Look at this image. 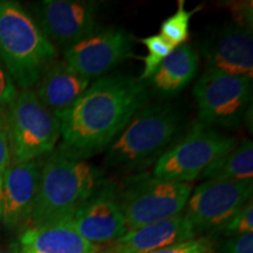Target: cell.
Returning <instances> with one entry per match:
<instances>
[{"mask_svg":"<svg viewBox=\"0 0 253 253\" xmlns=\"http://www.w3.org/2000/svg\"><path fill=\"white\" fill-rule=\"evenodd\" d=\"M149 100L147 84L123 74L93 82L71 108L58 115L62 143L59 153L86 160L106 150Z\"/></svg>","mask_w":253,"mask_h":253,"instance_id":"6da1fadb","label":"cell"},{"mask_svg":"<svg viewBox=\"0 0 253 253\" xmlns=\"http://www.w3.org/2000/svg\"><path fill=\"white\" fill-rule=\"evenodd\" d=\"M108 184L102 170L84 160L52 151L40 168L30 227L67 221L97 190Z\"/></svg>","mask_w":253,"mask_h":253,"instance_id":"7a4b0ae2","label":"cell"},{"mask_svg":"<svg viewBox=\"0 0 253 253\" xmlns=\"http://www.w3.org/2000/svg\"><path fill=\"white\" fill-rule=\"evenodd\" d=\"M182 121L173 104H145L107 148L103 164L130 171L156 163L178 135Z\"/></svg>","mask_w":253,"mask_h":253,"instance_id":"3957f363","label":"cell"},{"mask_svg":"<svg viewBox=\"0 0 253 253\" xmlns=\"http://www.w3.org/2000/svg\"><path fill=\"white\" fill-rule=\"evenodd\" d=\"M58 50L19 2L0 0V60L21 89H31Z\"/></svg>","mask_w":253,"mask_h":253,"instance_id":"277c9868","label":"cell"},{"mask_svg":"<svg viewBox=\"0 0 253 253\" xmlns=\"http://www.w3.org/2000/svg\"><path fill=\"white\" fill-rule=\"evenodd\" d=\"M11 163L38 160L54 151L61 129L58 116L38 99L36 91L23 89L6 107Z\"/></svg>","mask_w":253,"mask_h":253,"instance_id":"5b68a950","label":"cell"},{"mask_svg":"<svg viewBox=\"0 0 253 253\" xmlns=\"http://www.w3.org/2000/svg\"><path fill=\"white\" fill-rule=\"evenodd\" d=\"M191 192L190 183L168 181L154 175L143 173L126 179L118 201L126 229L132 231L182 213Z\"/></svg>","mask_w":253,"mask_h":253,"instance_id":"8992f818","label":"cell"},{"mask_svg":"<svg viewBox=\"0 0 253 253\" xmlns=\"http://www.w3.org/2000/svg\"><path fill=\"white\" fill-rule=\"evenodd\" d=\"M236 145V138L198 121L181 141L158 158L154 167V176L168 181L192 182L211 163Z\"/></svg>","mask_w":253,"mask_h":253,"instance_id":"52a82bcc","label":"cell"},{"mask_svg":"<svg viewBox=\"0 0 253 253\" xmlns=\"http://www.w3.org/2000/svg\"><path fill=\"white\" fill-rule=\"evenodd\" d=\"M194 95L199 121L211 126L237 128L252 102V80L207 69L195 84Z\"/></svg>","mask_w":253,"mask_h":253,"instance_id":"ba28073f","label":"cell"},{"mask_svg":"<svg viewBox=\"0 0 253 253\" xmlns=\"http://www.w3.org/2000/svg\"><path fill=\"white\" fill-rule=\"evenodd\" d=\"M100 8L93 0H41L32 6V18L53 45L66 49L99 30Z\"/></svg>","mask_w":253,"mask_h":253,"instance_id":"9c48e42d","label":"cell"},{"mask_svg":"<svg viewBox=\"0 0 253 253\" xmlns=\"http://www.w3.org/2000/svg\"><path fill=\"white\" fill-rule=\"evenodd\" d=\"M252 181H208L192 190L183 214L196 233L219 230L252 199Z\"/></svg>","mask_w":253,"mask_h":253,"instance_id":"30bf717a","label":"cell"},{"mask_svg":"<svg viewBox=\"0 0 253 253\" xmlns=\"http://www.w3.org/2000/svg\"><path fill=\"white\" fill-rule=\"evenodd\" d=\"M132 54L130 34L123 28L96 30L90 36L68 47L63 60L84 78L91 81L118 67Z\"/></svg>","mask_w":253,"mask_h":253,"instance_id":"8fae6325","label":"cell"},{"mask_svg":"<svg viewBox=\"0 0 253 253\" xmlns=\"http://www.w3.org/2000/svg\"><path fill=\"white\" fill-rule=\"evenodd\" d=\"M67 223L91 244L113 243L128 232L112 184H106L77 209Z\"/></svg>","mask_w":253,"mask_h":253,"instance_id":"7c38bea8","label":"cell"},{"mask_svg":"<svg viewBox=\"0 0 253 253\" xmlns=\"http://www.w3.org/2000/svg\"><path fill=\"white\" fill-rule=\"evenodd\" d=\"M207 69L253 79L252 28L238 23L224 25L201 41Z\"/></svg>","mask_w":253,"mask_h":253,"instance_id":"4fadbf2b","label":"cell"},{"mask_svg":"<svg viewBox=\"0 0 253 253\" xmlns=\"http://www.w3.org/2000/svg\"><path fill=\"white\" fill-rule=\"evenodd\" d=\"M41 166L38 160L11 163L0 179L1 221L9 230L30 224L39 188Z\"/></svg>","mask_w":253,"mask_h":253,"instance_id":"5bb4252c","label":"cell"},{"mask_svg":"<svg viewBox=\"0 0 253 253\" xmlns=\"http://www.w3.org/2000/svg\"><path fill=\"white\" fill-rule=\"evenodd\" d=\"M197 233L184 214H176L168 219L148 224L128 231L113 242L109 253H151L170 245L194 239Z\"/></svg>","mask_w":253,"mask_h":253,"instance_id":"9a60e30c","label":"cell"},{"mask_svg":"<svg viewBox=\"0 0 253 253\" xmlns=\"http://www.w3.org/2000/svg\"><path fill=\"white\" fill-rule=\"evenodd\" d=\"M36 94L56 116L71 108L90 86V81L75 72L65 60H55L43 71Z\"/></svg>","mask_w":253,"mask_h":253,"instance_id":"2e32d148","label":"cell"},{"mask_svg":"<svg viewBox=\"0 0 253 253\" xmlns=\"http://www.w3.org/2000/svg\"><path fill=\"white\" fill-rule=\"evenodd\" d=\"M20 253H96L97 246L84 239L67 221L28 227L19 238Z\"/></svg>","mask_w":253,"mask_h":253,"instance_id":"e0dca14e","label":"cell"},{"mask_svg":"<svg viewBox=\"0 0 253 253\" xmlns=\"http://www.w3.org/2000/svg\"><path fill=\"white\" fill-rule=\"evenodd\" d=\"M198 67V52L184 43L173 49L147 82H149L157 94L172 96L192 81Z\"/></svg>","mask_w":253,"mask_h":253,"instance_id":"ac0fdd59","label":"cell"},{"mask_svg":"<svg viewBox=\"0 0 253 253\" xmlns=\"http://www.w3.org/2000/svg\"><path fill=\"white\" fill-rule=\"evenodd\" d=\"M208 181L249 182L253 178V144L245 140L211 163L201 175Z\"/></svg>","mask_w":253,"mask_h":253,"instance_id":"d6986e66","label":"cell"},{"mask_svg":"<svg viewBox=\"0 0 253 253\" xmlns=\"http://www.w3.org/2000/svg\"><path fill=\"white\" fill-rule=\"evenodd\" d=\"M194 12L186 11L184 1H178V8L161 25L160 36L173 47L184 45L189 38V24Z\"/></svg>","mask_w":253,"mask_h":253,"instance_id":"ffe728a7","label":"cell"},{"mask_svg":"<svg viewBox=\"0 0 253 253\" xmlns=\"http://www.w3.org/2000/svg\"><path fill=\"white\" fill-rule=\"evenodd\" d=\"M143 45L147 47L148 55L144 58V69L142 72L141 77L138 78L141 81L147 82L153 77L154 73L157 71L160 65L166 60L173 52L176 47H173L171 43H169L161 37L160 34L157 36H151L142 39Z\"/></svg>","mask_w":253,"mask_h":253,"instance_id":"44dd1931","label":"cell"},{"mask_svg":"<svg viewBox=\"0 0 253 253\" xmlns=\"http://www.w3.org/2000/svg\"><path fill=\"white\" fill-rule=\"evenodd\" d=\"M219 232L229 237L253 232V203L250 199L229 220L220 227Z\"/></svg>","mask_w":253,"mask_h":253,"instance_id":"7402d4cb","label":"cell"},{"mask_svg":"<svg viewBox=\"0 0 253 253\" xmlns=\"http://www.w3.org/2000/svg\"><path fill=\"white\" fill-rule=\"evenodd\" d=\"M212 250V243L208 238L190 239L178 244L170 245L151 253H209Z\"/></svg>","mask_w":253,"mask_h":253,"instance_id":"603a6c76","label":"cell"},{"mask_svg":"<svg viewBox=\"0 0 253 253\" xmlns=\"http://www.w3.org/2000/svg\"><path fill=\"white\" fill-rule=\"evenodd\" d=\"M17 94V86L0 61V109H5L15 99Z\"/></svg>","mask_w":253,"mask_h":253,"instance_id":"cb8c5ba5","label":"cell"},{"mask_svg":"<svg viewBox=\"0 0 253 253\" xmlns=\"http://www.w3.org/2000/svg\"><path fill=\"white\" fill-rule=\"evenodd\" d=\"M223 253H253V232L230 237L224 243Z\"/></svg>","mask_w":253,"mask_h":253,"instance_id":"d4e9b609","label":"cell"},{"mask_svg":"<svg viewBox=\"0 0 253 253\" xmlns=\"http://www.w3.org/2000/svg\"><path fill=\"white\" fill-rule=\"evenodd\" d=\"M11 162V149L5 123V109H0V178Z\"/></svg>","mask_w":253,"mask_h":253,"instance_id":"484cf974","label":"cell"},{"mask_svg":"<svg viewBox=\"0 0 253 253\" xmlns=\"http://www.w3.org/2000/svg\"><path fill=\"white\" fill-rule=\"evenodd\" d=\"M0 253H20L18 244H12L6 249H0Z\"/></svg>","mask_w":253,"mask_h":253,"instance_id":"4316f807","label":"cell"},{"mask_svg":"<svg viewBox=\"0 0 253 253\" xmlns=\"http://www.w3.org/2000/svg\"><path fill=\"white\" fill-rule=\"evenodd\" d=\"M0 223H1V199H0Z\"/></svg>","mask_w":253,"mask_h":253,"instance_id":"83f0119b","label":"cell"}]
</instances>
